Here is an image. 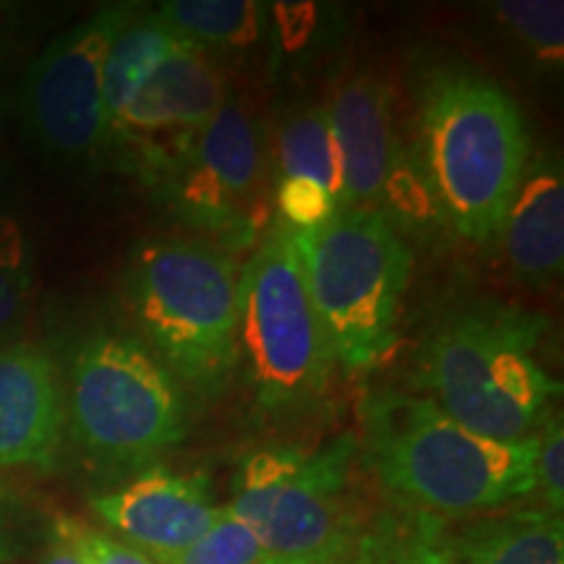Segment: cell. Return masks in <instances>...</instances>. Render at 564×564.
<instances>
[{"label":"cell","mask_w":564,"mask_h":564,"mask_svg":"<svg viewBox=\"0 0 564 564\" xmlns=\"http://www.w3.org/2000/svg\"><path fill=\"white\" fill-rule=\"evenodd\" d=\"M32 541V512L21 497L0 484V564L13 562Z\"/></svg>","instance_id":"cell-27"},{"label":"cell","mask_w":564,"mask_h":564,"mask_svg":"<svg viewBox=\"0 0 564 564\" xmlns=\"http://www.w3.org/2000/svg\"><path fill=\"white\" fill-rule=\"evenodd\" d=\"M66 429V394L51 352L34 343L0 348V468L47 465Z\"/></svg>","instance_id":"cell-13"},{"label":"cell","mask_w":564,"mask_h":564,"mask_svg":"<svg viewBox=\"0 0 564 564\" xmlns=\"http://www.w3.org/2000/svg\"><path fill=\"white\" fill-rule=\"evenodd\" d=\"M228 100L230 84L220 58L207 47L181 42L112 123L108 150L123 147L137 167L141 160L196 137Z\"/></svg>","instance_id":"cell-11"},{"label":"cell","mask_w":564,"mask_h":564,"mask_svg":"<svg viewBox=\"0 0 564 564\" xmlns=\"http://www.w3.org/2000/svg\"><path fill=\"white\" fill-rule=\"evenodd\" d=\"M329 126L340 160V209H377L403 152L392 123V97L377 76L358 74L335 91Z\"/></svg>","instance_id":"cell-14"},{"label":"cell","mask_w":564,"mask_h":564,"mask_svg":"<svg viewBox=\"0 0 564 564\" xmlns=\"http://www.w3.org/2000/svg\"><path fill=\"white\" fill-rule=\"evenodd\" d=\"M173 215L202 241L243 251L272 220L264 126L249 102L232 97L212 121L137 171Z\"/></svg>","instance_id":"cell-9"},{"label":"cell","mask_w":564,"mask_h":564,"mask_svg":"<svg viewBox=\"0 0 564 564\" xmlns=\"http://www.w3.org/2000/svg\"><path fill=\"white\" fill-rule=\"evenodd\" d=\"M129 299L165 369L204 394L220 392L241 364L236 259L202 238H158L133 257Z\"/></svg>","instance_id":"cell-4"},{"label":"cell","mask_w":564,"mask_h":564,"mask_svg":"<svg viewBox=\"0 0 564 564\" xmlns=\"http://www.w3.org/2000/svg\"><path fill=\"white\" fill-rule=\"evenodd\" d=\"M541 507L562 514L564 507V432L562 415L552 413L535 434V491Z\"/></svg>","instance_id":"cell-25"},{"label":"cell","mask_w":564,"mask_h":564,"mask_svg":"<svg viewBox=\"0 0 564 564\" xmlns=\"http://www.w3.org/2000/svg\"><path fill=\"white\" fill-rule=\"evenodd\" d=\"M55 528L68 535L70 544L76 546L84 564H158L150 556L137 552V549L123 544V541L110 539L79 518H61Z\"/></svg>","instance_id":"cell-26"},{"label":"cell","mask_w":564,"mask_h":564,"mask_svg":"<svg viewBox=\"0 0 564 564\" xmlns=\"http://www.w3.org/2000/svg\"><path fill=\"white\" fill-rule=\"evenodd\" d=\"M133 17L137 6H105L53 40L32 63L24 84V118L47 158L87 162L108 150L105 55Z\"/></svg>","instance_id":"cell-10"},{"label":"cell","mask_w":564,"mask_h":564,"mask_svg":"<svg viewBox=\"0 0 564 564\" xmlns=\"http://www.w3.org/2000/svg\"><path fill=\"white\" fill-rule=\"evenodd\" d=\"M40 564H84V562L79 552H76V546L68 541V535L63 533L61 528H53V541Z\"/></svg>","instance_id":"cell-28"},{"label":"cell","mask_w":564,"mask_h":564,"mask_svg":"<svg viewBox=\"0 0 564 564\" xmlns=\"http://www.w3.org/2000/svg\"><path fill=\"white\" fill-rule=\"evenodd\" d=\"M442 525L444 520L394 507L366 523L345 564H449Z\"/></svg>","instance_id":"cell-18"},{"label":"cell","mask_w":564,"mask_h":564,"mask_svg":"<svg viewBox=\"0 0 564 564\" xmlns=\"http://www.w3.org/2000/svg\"><path fill=\"white\" fill-rule=\"evenodd\" d=\"M507 259L520 278L546 282L564 267V173L552 152L528 158L507 209L502 238Z\"/></svg>","instance_id":"cell-15"},{"label":"cell","mask_w":564,"mask_h":564,"mask_svg":"<svg viewBox=\"0 0 564 564\" xmlns=\"http://www.w3.org/2000/svg\"><path fill=\"white\" fill-rule=\"evenodd\" d=\"M546 316L484 303L444 319L423 345L415 390L470 432L499 442L539 434L562 387L535 358Z\"/></svg>","instance_id":"cell-3"},{"label":"cell","mask_w":564,"mask_h":564,"mask_svg":"<svg viewBox=\"0 0 564 564\" xmlns=\"http://www.w3.org/2000/svg\"><path fill=\"white\" fill-rule=\"evenodd\" d=\"M186 42L178 32L160 17L158 11H147L133 17L116 40L110 42L102 68V105L108 133L112 123L123 116L141 87L160 68V63L175 47Z\"/></svg>","instance_id":"cell-17"},{"label":"cell","mask_w":564,"mask_h":564,"mask_svg":"<svg viewBox=\"0 0 564 564\" xmlns=\"http://www.w3.org/2000/svg\"><path fill=\"white\" fill-rule=\"evenodd\" d=\"M358 447L394 507L436 520L499 512L535 491V434L489 440L415 392L371 398Z\"/></svg>","instance_id":"cell-1"},{"label":"cell","mask_w":564,"mask_h":564,"mask_svg":"<svg viewBox=\"0 0 564 564\" xmlns=\"http://www.w3.org/2000/svg\"><path fill=\"white\" fill-rule=\"evenodd\" d=\"M262 564H340V562H329V560H285V556H270Z\"/></svg>","instance_id":"cell-29"},{"label":"cell","mask_w":564,"mask_h":564,"mask_svg":"<svg viewBox=\"0 0 564 564\" xmlns=\"http://www.w3.org/2000/svg\"><path fill=\"white\" fill-rule=\"evenodd\" d=\"M158 13L183 40L212 53L251 45L264 24V6L253 0H171Z\"/></svg>","instance_id":"cell-20"},{"label":"cell","mask_w":564,"mask_h":564,"mask_svg":"<svg viewBox=\"0 0 564 564\" xmlns=\"http://www.w3.org/2000/svg\"><path fill=\"white\" fill-rule=\"evenodd\" d=\"M264 560H270V554L257 535L220 507V514L202 539L167 564H262Z\"/></svg>","instance_id":"cell-22"},{"label":"cell","mask_w":564,"mask_h":564,"mask_svg":"<svg viewBox=\"0 0 564 564\" xmlns=\"http://www.w3.org/2000/svg\"><path fill=\"white\" fill-rule=\"evenodd\" d=\"M419 139V165L442 220L465 241L497 243L531 158L520 105L478 70L436 68L421 89Z\"/></svg>","instance_id":"cell-2"},{"label":"cell","mask_w":564,"mask_h":564,"mask_svg":"<svg viewBox=\"0 0 564 564\" xmlns=\"http://www.w3.org/2000/svg\"><path fill=\"white\" fill-rule=\"evenodd\" d=\"M340 204L327 188L308 181H278L274 183V220L285 223L291 230H308L327 223Z\"/></svg>","instance_id":"cell-24"},{"label":"cell","mask_w":564,"mask_h":564,"mask_svg":"<svg viewBox=\"0 0 564 564\" xmlns=\"http://www.w3.org/2000/svg\"><path fill=\"white\" fill-rule=\"evenodd\" d=\"M358 440L340 434L319 449L267 447L236 474L223 505L270 556L345 564L366 523L356 507Z\"/></svg>","instance_id":"cell-6"},{"label":"cell","mask_w":564,"mask_h":564,"mask_svg":"<svg viewBox=\"0 0 564 564\" xmlns=\"http://www.w3.org/2000/svg\"><path fill=\"white\" fill-rule=\"evenodd\" d=\"M66 421L84 455L105 468H144L183 442V392L131 335H91L70 361Z\"/></svg>","instance_id":"cell-8"},{"label":"cell","mask_w":564,"mask_h":564,"mask_svg":"<svg viewBox=\"0 0 564 564\" xmlns=\"http://www.w3.org/2000/svg\"><path fill=\"white\" fill-rule=\"evenodd\" d=\"M91 510L121 535L118 541L152 562L167 564L202 539L220 514V505L212 499V484L204 474H175L152 465L91 499Z\"/></svg>","instance_id":"cell-12"},{"label":"cell","mask_w":564,"mask_h":564,"mask_svg":"<svg viewBox=\"0 0 564 564\" xmlns=\"http://www.w3.org/2000/svg\"><path fill=\"white\" fill-rule=\"evenodd\" d=\"M293 241L335 364L369 371L398 343L413 270L405 238L377 209H337L316 228L293 230Z\"/></svg>","instance_id":"cell-5"},{"label":"cell","mask_w":564,"mask_h":564,"mask_svg":"<svg viewBox=\"0 0 564 564\" xmlns=\"http://www.w3.org/2000/svg\"><path fill=\"white\" fill-rule=\"evenodd\" d=\"M562 3H497V17L546 61H562L564 51V24Z\"/></svg>","instance_id":"cell-23"},{"label":"cell","mask_w":564,"mask_h":564,"mask_svg":"<svg viewBox=\"0 0 564 564\" xmlns=\"http://www.w3.org/2000/svg\"><path fill=\"white\" fill-rule=\"evenodd\" d=\"M34 291L32 246L17 217L0 212V348L17 343Z\"/></svg>","instance_id":"cell-21"},{"label":"cell","mask_w":564,"mask_h":564,"mask_svg":"<svg viewBox=\"0 0 564 564\" xmlns=\"http://www.w3.org/2000/svg\"><path fill=\"white\" fill-rule=\"evenodd\" d=\"M238 361L264 413H301L329 390L335 356L316 314L293 230L274 220L241 270Z\"/></svg>","instance_id":"cell-7"},{"label":"cell","mask_w":564,"mask_h":564,"mask_svg":"<svg viewBox=\"0 0 564 564\" xmlns=\"http://www.w3.org/2000/svg\"><path fill=\"white\" fill-rule=\"evenodd\" d=\"M442 546L449 564H564V523L544 507L489 512L444 523Z\"/></svg>","instance_id":"cell-16"},{"label":"cell","mask_w":564,"mask_h":564,"mask_svg":"<svg viewBox=\"0 0 564 564\" xmlns=\"http://www.w3.org/2000/svg\"><path fill=\"white\" fill-rule=\"evenodd\" d=\"M278 181H308L340 204V160L327 105L295 112L278 137Z\"/></svg>","instance_id":"cell-19"}]
</instances>
